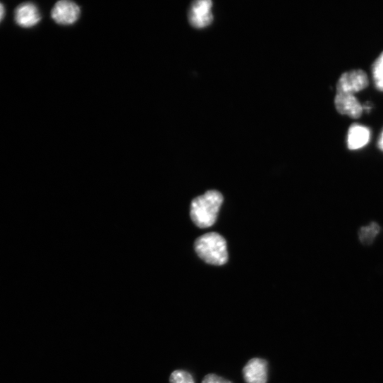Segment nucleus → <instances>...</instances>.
Listing matches in <instances>:
<instances>
[{"mask_svg":"<svg viewBox=\"0 0 383 383\" xmlns=\"http://www.w3.org/2000/svg\"><path fill=\"white\" fill-rule=\"evenodd\" d=\"M222 195L217 190H209L195 198L190 207V217L199 228L212 226L217 221L223 202Z\"/></svg>","mask_w":383,"mask_h":383,"instance_id":"1","label":"nucleus"},{"mask_svg":"<svg viewBox=\"0 0 383 383\" xmlns=\"http://www.w3.org/2000/svg\"><path fill=\"white\" fill-rule=\"evenodd\" d=\"M195 251L205 262L214 266H223L228 261L225 239L216 232L199 237L195 243Z\"/></svg>","mask_w":383,"mask_h":383,"instance_id":"2","label":"nucleus"},{"mask_svg":"<svg viewBox=\"0 0 383 383\" xmlns=\"http://www.w3.org/2000/svg\"><path fill=\"white\" fill-rule=\"evenodd\" d=\"M367 74L362 70H353L343 73L336 85L337 93L353 94L368 85Z\"/></svg>","mask_w":383,"mask_h":383,"instance_id":"3","label":"nucleus"},{"mask_svg":"<svg viewBox=\"0 0 383 383\" xmlns=\"http://www.w3.org/2000/svg\"><path fill=\"white\" fill-rule=\"evenodd\" d=\"M212 0H197L192 4L188 13L189 22L192 26L202 28L212 23Z\"/></svg>","mask_w":383,"mask_h":383,"instance_id":"4","label":"nucleus"},{"mask_svg":"<svg viewBox=\"0 0 383 383\" xmlns=\"http://www.w3.org/2000/svg\"><path fill=\"white\" fill-rule=\"evenodd\" d=\"M242 373L246 383H267L268 362L262 358H252L244 366Z\"/></svg>","mask_w":383,"mask_h":383,"instance_id":"5","label":"nucleus"},{"mask_svg":"<svg viewBox=\"0 0 383 383\" xmlns=\"http://www.w3.org/2000/svg\"><path fill=\"white\" fill-rule=\"evenodd\" d=\"M80 10L74 3L60 1L57 3L51 11L53 20L58 24L69 25L74 24L79 18Z\"/></svg>","mask_w":383,"mask_h":383,"instance_id":"6","label":"nucleus"},{"mask_svg":"<svg viewBox=\"0 0 383 383\" xmlns=\"http://www.w3.org/2000/svg\"><path fill=\"white\" fill-rule=\"evenodd\" d=\"M41 18L37 7L32 4H23L16 10V22L21 28H33L40 22Z\"/></svg>","mask_w":383,"mask_h":383,"instance_id":"7","label":"nucleus"},{"mask_svg":"<svg viewBox=\"0 0 383 383\" xmlns=\"http://www.w3.org/2000/svg\"><path fill=\"white\" fill-rule=\"evenodd\" d=\"M334 103L337 111L352 118H358L363 112V107L352 94L337 93Z\"/></svg>","mask_w":383,"mask_h":383,"instance_id":"8","label":"nucleus"},{"mask_svg":"<svg viewBox=\"0 0 383 383\" xmlns=\"http://www.w3.org/2000/svg\"><path fill=\"white\" fill-rule=\"evenodd\" d=\"M370 139V131L367 127L353 123L348 130V147L351 150L362 148L367 144Z\"/></svg>","mask_w":383,"mask_h":383,"instance_id":"9","label":"nucleus"},{"mask_svg":"<svg viewBox=\"0 0 383 383\" xmlns=\"http://www.w3.org/2000/svg\"><path fill=\"white\" fill-rule=\"evenodd\" d=\"M379 231V226L377 224L372 222L368 226H363L359 231L360 241L365 245L372 243Z\"/></svg>","mask_w":383,"mask_h":383,"instance_id":"10","label":"nucleus"},{"mask_svg":"<svg viewBox=\"0 0 383 383\" xmlns=\"http://www.w3.org/2000/svg\"><path fill=\"white\" fill-rule=\"evenodd\" d=\"M372 73L376 87L383 91V52L375 61L372 66Z\"/></svg>","mask_w":383,"mask_h":383,"instance_id":"11","label":"nucleus"},{"mask_svg":"<svg viewBox=\"0 0 383 383\" xmlns=\"http://www.w3.org/2000/svg\"><path fill=\"white\" fill-rule=\"evenodd\" d=\"M170 383H195V380L188 372L178 370L171 375Z\"/></svg>","mask_w":383,"mask_h":383,"instance_id":"12","label":"nucleus"},{"mask_svg":"<svg viewBox=\"0 0 383 383\" xmlns=\"http://www.w3.org/2000/svg\"><path fill=\"white\" fill-rule=\"evenodd\" d=\"M202 383H232L231 381L216 374H208L203 378Z\"/></svg>","mask_w":383,"mask_h":383,"instance_id":"13","label":"nucleus"},{"mask_svg":"<svg viewBox=\"0 0 383 383\" xmlns=\"http://www.w3.org/2000/svg\"><path fill=\"white\" fill-rule=\"evenodd\" d=\"M5 7L2 4H0V23L3 21L4 17H5Z\"/></svg>","mask_w":383,"mask_h":383,"instance_id":"14","label":"nucleus"},{"mask_svg":"<svg viewBox=\"0 0 383 383\" xmlns=\"http://www.w3.org/2000/svg\"><path fill=\"white\" fill-rule=\"evenodd\" d=\"M379 147L383 151V133L379 140Z\"/></svg>","mask_w":383,"mask_h":383,"instance_id":"15","label":"nucleus"}]
</instances>
